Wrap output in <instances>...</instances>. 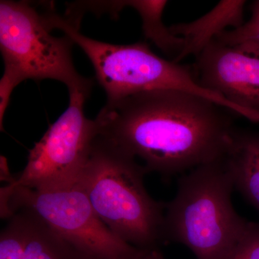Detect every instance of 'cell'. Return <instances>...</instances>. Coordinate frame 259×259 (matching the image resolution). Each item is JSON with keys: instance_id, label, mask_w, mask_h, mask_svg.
Instances as JSON below:
<instances>
[{"instance_id": "cell-16", "label": "cell", "mask_w": 259, "mask_h": 259, "mask_svg": "<svg viewBox=\"0 0 259 259\" xmlns=\"http://www.w3.org/2000/svg\"><path fill=\"white\" fill-rule=\"evenodd\" d=\"M133 259H165L158 248L138 250Z\"/></svg>"}, {"instance_id": "cell-1", "label": "cell", "mask_w": 259, "mask_h": 259, "mask_svg": "<svg viewBox=\"0 0 259 259\" xmlns=\"http://www.w3.org/2000/svg\"><path fill=\"white\" fill-rule=\"evenodd\" d=\"M228 111L194 94L156 90L107 101L95 120L100 136L169 180L223 157L234 130Z\"/></svg>"}, {"instance_id": "cell-8", "label": "cell", "mask_w": 259, "mask_h": 259, "mask_svg": "<svg viewBox=\"0 0 259 259\" xmlns=\"http://www.w3.org/2000/svg\"><path fill=\"white\" fill-rule=\"evenodd\" d=\"M196 67L203 88L259 114V46L212 40L197 56Z\"/></svg>"}, {"instance_id": "cell-2", "label": "cell", "mask_w": 259, "mask_h": 259, "mask_svg": "<svg viewBox=\"0 0 259 259\" xmlns=\"http://www.w3.org/2000/svg\"><path fill=\"white\" fill-rule=\"evenodd\" d=\"M146 174L136 158L98 134L75 183L104 224L139 249L158 248L165 241L166 204L148 193Z\"/></svg>"}, {"instance_id": "cell-15", "label": "cell", "mask_w": 259, "mask_h": 259, "mask_svg": "<svg viewBox=\"0 0 259 259\" xmlns=\"http://www.w3.org/2000/svg\"><path fill=\"white\" fill-rule=\"evenodd\" d=\"M22 79L11 71L4 69L0 81V125L3 130L5 112L10 104V97L14 89L22 82Z\"/></svg>"}, {"instance_id": "cell-12", "label": "cell", "mask_w": 259, "mask_h": 259, "mask_svg": "<svg viewBox=\"0 0 259 259\" xmlns=\"http://www.w3.org/2000/svg\"><path fill=\"white\" fill-rule=\"evenodd\" d=\"M167 4L168 1L164 0L118 1L120 10L131 7L138 12L142 20L143 31L146 38L151 40L162 52L176 58L183 48V39L174 35L169 27L163 24L162 16Z\"/></svg>"}, {"instance_id": "cell-13", "label": "cell", "mask_w": 259, "mask_h": 259, "mask_svg": "<svg viewBox=\"0 0 259 259\" xmlns=\"http://www.w3.org/2000/svg\"><path fill=\"white\" fill-rule=\"evenodd\" d=\"M214 40L228 46L242 44L259 46V0L253 3L251 17L248 21L238 28L223 32Z\"/></svg>"}, {"instance_id": "cell-14", "label": "cell", "mask_w": 259, "mask_h": 259, "mask_svg": "<svg viewBox=\"0 0 259 259\" xmlns=\"http://www.w3.org/2000/svg\"><path fill=\"white\" fill-rule=\"evenodd\" d=\"M223 259H259V223H250L231 251Z\"/></svg>"}, {"instance_id": "cell-6", "label": "cell", "mask_w": 259, "mask_h": 259, "mask_svg": "<svg viewBox=\"0 0 259 259\" xmlns=\"http://www.w3.org/2000/svg\"><path fill=\"white\" fill-rule=\"evenodd\" d=\"M30 211L78 249L93 259H133L139 248L122 241L99 218L76 185L33 190L8 185L1 189V216Z\"/></svg>"}, {"instance_id": "cell-5", "label": "cell", "mask_w": 259, "mask_h": 259, "mask_svg": "<svg viewBox=\"0 0 259 259\" xmlns=\"http://www.w3.org/2000/svg\"><path fill=\"white\" fill-rule=\"evenodd\" d=\"M44 15L28 2H0V51L5 69L23 81L54 79L75 90H92L93 81L77 72L73 62L70 37H58Z\"/></svg>"}, {"instance_id": "cell-11", "label": "cell", "mask_w": 259, "mask_h": 259, "mask_svg": "<svg viewBox=\"0 0 259 259\" xmlns=\"http://www.w3.org/2000/svg\"><path fill=\"white\" fill-rule=\"evenodd\" d=\"M222 159L234 188L259 213V131L234 128Z\"/></svg>"}, {"instance_id": "cell-3", "label": "cell", "mask_w": 259, "mask_h": 259, "mask_svg": "<svg viewBox=\"0 0 259 259\" xmlns=\"http://www.w3.org/2000/svg\"><path fill=\"white\" fill-rule=\"evenodd\" d=\"M222 158L183 174L165 204L164 241L185 245L197 259H223L250 222L235 210L234 190Z\"/></svg>"}, {"instance_id": "cell-7", "label": "cell", "mask_w": 259, "mask_h": 259, "mask_svg": "<svg viewBox=\"0 0 259 259\" xmlns=\"http://www.w3.org/2000/svg\"><path fill=\"white\" fill-rule=\"evenodd\" d=\"M90 90L69 92V105L29 153L23 171L8 185L52 190L74 185L99 134L84 114Z\"/></svg>"}, {"instance_id": "cell-10", "label": "cell", "mask_w": 259, "mask_h": 259, "mask_svg": "<svg viewBox=\"0 0 259 259\" xmlns=\"http://www.w3.org/2000/svg\"><path fill=\"white\" fill-rule=\"evenodd\" d=\"M246 2L223 0L210 11L197 20L169 26L174 35L183 39V48L174 59L179 63L188 56H197L228 27L238 28L243 24Z\"/></svg>"}, {"instance_id": "cell-4", "label": "cell", "mask_w": 259, "mask_h": 259, "mask_svg": "<svg viewBox=\"0 0 259 259\" xmlns=\"http://www.w3.org/2000/svg\"><path fill=\"white\" fill-rule=\"evenodd\" d=\"M44 15L51 30H62L88 56L107 101L151 90H180L207 99L248 120L251 117L248 110L203 88L188 68L153 53L146 42L117 45L99 41L81 34L79 23L72 19L49 10Z\"/></svg>"}, {"instance_id": "cell-9", "label": "cell", "mask_w": 259, "mask_h": 259, "mask_svg": "<svg viewBox=\"0 0 259 259\" xmlns=\"http://www.w3.org/2000/svg\"><path fill=\"white\" fill-rule=\"evenodd\" d=\"M0 234V259H93L34 213L18 209Z\"/></svg>"}]
</instances>
